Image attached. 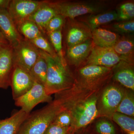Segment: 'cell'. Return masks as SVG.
Returning <instances> with one entry per match:
<instances>
[{
	"instance_id": "1",
	"label": "cell",
	"mask_w": 134,
	"mask_h": 134,
	"mask_svg": "<svg viewBox=\"0 0 134 134\" xmlns=\"http://www.w3.org/2000/svg\"><path fill=\"white\" fill-rule=\"evenodd\" d=\"M47 66L45 90L47 95L56 94L72 88L75 79L70 70L66 61H63L59 57L54 58L40 50Z\"/></svg>"
},
{
	"instance_id": "2",
	"label": "cell",
	"mask_w": 134,
	"mask_h": 134,
	"mask_svg": "<svg viewBox=\"0 0 134 134\" xmlns=\"http://www.w3.org/2000/svg\"><path fill=\"white\" fill-rule=\"evenodd\" d=\"M97 100V96L93 95L80 98L66 97L61 100L62 104L71 114V126L75 129L81 128L97 118L98 114Z\"/></svg>"
},
{
	"instance_id": "3",
	"label": "cell",
	"mask_w": 134,
	"mask_h": 134,
	"mask_svg": "<svg viewBox=\"0 0 134 134\" xmlns=\"http://www.w3.org/2000/svg\"><path fill=\"white\" fill-rule=\"evenodd\" d=\"M65 107L57 99L29 114L17 134H44L57 116Z\"/></svg>"
},
{
	"instance_id": "4",
	"label": "cell",
	"mask_w": 134,
	"mask_h": 134,
	"mask_svg": "<svg viewBox=\"0 0 134 134\" xmlns=\"http://www.w3.org/2000/svg\"><path fill=\"white\" fill-rule=\"evenodd\" d=\"M58 15L65 18L74 19L83 15L105 12L107 8L106 2L100 1H60L50 2Z\"/></svg>"
},
{
	"instance_id": "5",
	"label": "cell",
	"mask_w": 134,
	"mask_h": 134,
	"mask_svg": "<svg viewBox=\"0 0 134 134\" xmlns=\"http://www.w3.org/2000/svg\"><path fill=\"white\" fill-rule=\"evenodd\" d=\"M112 68L96 65H86L77 72L75 85L86 90L98 88L111 76Z\"/></svg>"
},
{
	"instance_id": "6",
	"label": "cell",
	"mask_w": 134,
	"mask_h": 134,
	"mask_svg": "<svg viewBox=\"0 0 134 134\" xmlns=\"http://www.w3.org/2000/svg\"><path fill=\"white\" fill-rule=\"evenodd\" d=\"M12 52L14 67L29 73L40 55L39 49L26 38L12 48Z\"/></svg>"
},
{
	"instance_id": "7",
	"label": "cell",
	"mask_w": 134,
	"mask_h": 134,
	"mask_svg": "<svg viewBox=\"0 0 134 134\" xmlns=\"http://www.w3.org/2000/svg\"><path fill=\"white\" fill-rule=\"evenodd\" d=\"M15 105L27 113L41 103H51V96L47 94L44 86L35 82L32 88L23 96L15 100Z\"/></svg>"
},
{
	"instance_id": "8",
	"label": "cell",
	"mask_w": 134,
	"mask_h": 134,
	"mask_svg": "<svg viewBox=\"0 0 134 134\" xmlns=\"http://www.w3.org/2000/svg\"><path fill=\"white\" fill-rule=\"evenodd\" d=\"M42 2L32 0H13L10 1L7 10L16 26H18L36 12Z\"/></svg>"
},
{
	"instance_id": "9",
	"label": "cell",
	"mask_w": 134,
	"mask_h": 134,
	"mask_svg": "<svg viewBox=\"0 0 134 134\" xmlns=\"http://www.w3.org/2000/svg\"><path fill=\"white\" fill-rule=\"evenodd\" d=\"M121 60L112 48L93 45L89 56L83 64L85 66L96 65L112 68Z\"/></svg>"
},
{
	"instance_id": "10",
	"label": "cell",
	"mask_w": 134,
	"mask_h": 134,
	"mask_svg": "<svg viewBox=\"0 0 134 134\" xmlns=\"http://www.w3.org/2000/svg\"><path fill=\"white\" fill-rule=\"evenodd\" d=\"M124 91L119 86L111 85L105 89L100 102V112L103 115L111 117L115 112L122 100Z\"/></svg>"
},
{
	"instance_id": "11",
	"label": "cell",
	"mask_w": 134,
	"mask_h": 134,
	"mask_svg": "<svg viewBox=\"0 0 134 134\" xmlns=\"http://www.w3.org/2000/svg\"><path fill=\"white\" fill-rule=\"evenodd\" d=\"M35 82L30 73L18 67H14L10 85L13 99L16 100L28 92Z\"/></svg>"
},
{
	"instance_id": "12",
	"label": "cell",
	"mask_w": 134,
	"mask_h": 134,
	"mask_svg": "<svg viewBox=\"0 0 134 134\" xmlns=\"http://www.w3.org/2000/svg\"><path fill=\"white\" fill-rule=\"evenodd\" d=\"M14 68L12 47L8 44L0 45V89L10 86Z\"/></svg>"
},
{
	"instance_id": "13",
	"label": "cell",
	"mask_w": 134,
	"mask_h": 134,
	"mask_svg": "<svg viewBox=\"0 0 134 134\" xmlns=\"http://www.w3.org/2000/svg\"><path fill=\"white\" fill-rule=\"evenodd\" d=\"M0 30L12 48L23 39L7 10L0 9Z\"/></svg>"
},
{
	"instance_id": "14",
	"label": "cell",
	"mask_w": 134,
	"mask_h": 134,
	"mask_svg": "<svg viewBox=\"0 0 134 134\" xmlns=\"http://www.w3.org/2000/svg\"><path fill=\"white\" fill-rule=\"evenodd\" d=\"M67 34L68 48L81 44L92 37L91 30L85 23L72 21Z\"/></svg>"
},
{
	"instance_id": "15",
	"label": "cell",
	"mask_w": 134,
	"mask_h": 134,
	"mask_svg": "<svg viewBox=\"0 0 134 134\" xmlns=\"http://www.w3.org/2000/svg\"><path fill=\"white\" fill-rule=\"evenodd\" d=\"M93 44L90 39L81 44L68 48L65 59L70 65L77 66L83 64L91 52Z\"/></svg>"
},
{
	"instance_id": "16",
	"label": "cell",
	"mask_w": 134,
	"mask_h": 134,
	"mask_svg": "<svg viewBox=\"0 0 134 134\" xmlns=\"http://www.w3.org/2000/svg\"><path fill=\"white\" fill-rule=\"evenodd\" d=\"M114 77L115 81L127 88L134 91L133 63L121 60L113 68Z\"/></svg>"
},
{
	"instance_id": "17",
	"label": "cell",
	"mask_w": 134,
	"mask_h": 134,
	"mask_svg": "<svg viewBox=\"0 0 134 134\" xmlns=\"http://www.w3.org/2000/svg\"><path fill=\"white\" fill-rule=\"evenodd\" d=\"M58 15L49 1H42L37 9L27 20L34 23L41 32H45L47 25L53 17Z\"/></svg>"
},
{
	"instance_id": "18",
	"label": "cell",
	"mask_w": 134,
	"mask_h": 134,
	"mask_svg": "<svg viewBox=\"0 0 134 134\" xmlns=\"http://www.w3.org/2000/svg\"><path fill=\"white\" fill-rule=\"evenodd\" d=\"M30 114L20 109L10 117L0 120V134H17Z\"/></svg>"
},
{
	"instance_id": "19",
	"label": "cell",
	"mask_w": 134,
	"mask_h": 134,
	"mask_svg": "<svg viewBox=\"0 0 134 134\" xmlns=\"http://www.w3.org/2000/svg\"><path fill=\"white\" fill-rule=\"evenodd\" d=\"M112 48L121 60L133 63L134 43L132 36L120 37Z\"/></svg>"
},
{
	"instance_id": "20",
	"label": "cell",
	"mask_w": 134,
	"mask_h": 134,
	"mask_svg": "<svg viewBox=\"0 0 134 134\" xmlns=\"http://www.w3.org/2000/svg\"><path fill=\"white\" fill-rule=\"evenodd\" d=\"M92 36L94 45L106 48H112L120 37L113 32L102 28L92 31Z\"/></svg>"
},
{
	"instance_id": "21",
	"label": "cell",
	"mask_w": 134,
	"mask_h": 134,
	"mask_svg": "<svg viewBox=\"0 0 134 134\" xmlns=\"http://www.w3.org/2000/svg\"><path fill=\"white\" fill-rule=\"evenodd\" d=\"M118 15L115 10L105 11L89 15L84 20L85 23L89 26L91 31L94 29L109 23L117 21Z\"/></svg>"
},
{
	"instance_id": "22",
	"label": "cell",
	"mask_w": 134,
	"mask_h": 134,
	"mask_svg": "<svg viewBox=\"0 0 134 134\" xmlns=\"http://www.w3.org/2000/svg\"><path fill=\"white\" fill-rule=\"evenodd\" d=\"M47 71V63L40 53L39 56L32 67L30 74L35 82L44 86L46 81Z\"/></svg>"
},
{
	"instance_id": "23",
	"label": "cell",
	"mask_w": 134,
	"mask_h": 134,
	"mask_svg": "<svg viewBox=\"0 0 134 134\" xmlns=\"http://www.w3.org/2000/svg\"><path fill=\"white\" fill-rule=\"evenodd\" d=\"M115 112L130 117L134 116V98L133 93L125 91L122 99Z\"/></svg>"
},
{
	"instance_id": "24",
	"label": "cell",
	"mask_w": 134,
	"mask_h": 134,
	"mask_svg": "<svg viewBox=\"0 0 134 134\" xmlns=\"http://www.w3.org/2000/svg\"><path fill=\"white\" fill-rule=\"evenodd\" d=\"M18 26L19 31L28 40H32L42 35L41 32L38 26L33 22L29 20H26Z\"/></svg>"
},
{
	"instance_id": "25",
	"label": "cell",
	"mask_w": 134,
	"mask_h": 134,
	"mask_svg": "<svg viewBox=\"0 0 134 134\" xmlns=\"http://www.w3.org/2000/svg\"><path fill=\"white\" fill-rule=\"evenodd\" d=\"M107 29L110 31L117 34L126 35L133 33L134 21L133 19L129 21H119L106 26Z\"/></svg>"
},
{
	"instance_id": "26",
	"label": "cell",
	"mask_w": 134,
	"mask_h": 134,
	"mask_svg": "<svg viewBox=\"0 0 134 134\" xmlns=\"http://www.w3.org/2000/svg\"><path fill=\"white\" fill-rule=\"evenodd\" d=\"M111 117L124 131L129 133L134 132L133 119L127 115L116 112L113 114Z\"/></svg>"
},
{
	"instance_id": "27",
	"label": "cell",
	"mask_w": 134,
	"mask_h": 134,
	"mask_svg": "<svg viewBox=\"0 0 134 134\" xmlns=\"http://www.w3.org/2000/svg\"><path fill=\"white\" fill-rule=\"evenodd\" d=\"M118 21H129L133 19L134 16V4L128 2L121 4L117 9Z\"/></svg>"
},
{
	"instance_id": "28",
	"label": "cell",
	"mask_w": 134,
	"mask_h": 134,
	"mask_svg": "<svg viewBox=\"0 0 134 134\" xmlns=\"http://www.w3.org/2000/svg\"><path fill=\"white\" fill-rule=\"evenodd\" d=\"M47 34L56 54L62 60L66 61L63 53L61 29Z\"/></svg>"
},
{
	"instance_id": "29",
	"label": "cell",
	"mask_w": 134,
	"mask_h": 134,
	"mask_svg": "<svg viewBox=\"0 0 134 134\" xmlns=\"http://www.w3.org/2000/svg\"><path fill=\"white\" fill-rule=\"evenodd\" d=\"M36 47L54 58L58 57L51 44L42 35L30 40Z\"/></svg>"
},
{
	"instance_id": "30",
	"label": "cell",
	"mask_w": 134,
	"mask_h": 134,
	"mask_svg": "<svg viewBox=\"0 0 134 134\" xmlns=\"http://www.w3.org/2000/svg\"><path fill=\"white\" fill-rule=\"evenodd\" d=\"M72 122L70 113L66 110L63 111L55 117L53 123L63 127L69 128Z\"/></svg>"
},
{
	"instance_id": "31",
	"label": "cell",
	"mask_w": 134,
	"mask_h": 134,
	"mask_svg": "<svg viewBox=\"0 0 134 134\" xmlns=\"http://www.w3.org/2000/svg\"><path fill=\"white\" fill-rule=\"evenodd\" d=\"M65 19L59 15H56L53 17L47 25L45 32L48 34L61 29L64 24Z\"/></svg>"
},
{
	"instance_id": "32",
	"label": "cell",
	"mask_w": 134,
	"mask_h": 134,
	"mask_svg": "<svg viewBox=\"0 0 134 134\" xmlns=\"http://www.w3.org/2000/svg\"><path fill=\"white\" fill-rule=\"evenodd\" d=\"M96 130L100 134H115L113 125L108 121L102 120L97 123Z\"/></svg>"
},
{
	"instance_id": "33",
	"label": "cell",
	"mask_w": 134,
	"mask_h": 134,
	"mask_svg": "<svg viewBox=\"0 0 134 134\" xmlns=\"http://www.w3.org/2000/svg\"><path fill=\"white\" fill-rule=\"evenodd\" d=\"M69 128L63 127L52 123L49 126L44 134H67Z\"/></svg>"
},
{
	"instance_id": "34",
	"label": "cell",
	"mask_w": 134,
	"mask_h": 134,
	"mask_svg": "<svg viewBox=\"0 0 134 134\" xmlns=\"http://www.w3.org/2000/svg\"><path fill=\"white\" fill-rule=\"evenodd\" d=\"M10 1L9 0H0V9L7 10Z\"/></svg>"
},
{
	"instance_id": "35",
	"label": "cell",
	"mask_w": 134,
	"mask_h": 134,
	"mask_svg": "<svg viewBox=\"0 0 134 134\" xmlns=\"http://www.w3.org/2000/svg\"><path fill=\"white\" fill-rule=\"evenodd\" d=\"M7 44H8V43L4 38V36H3L0 30V45Z\"/></svg>"
},
{
	"instance_id": "36",
	"label": "cell",
	"mask_w": 134,
	"mask_h": 134,
	"mask_svg": "<svg viewBox=\"0 0 134 134\" xmlns=\"http://www.w3.org/2000/svg\"><path fill=\"white\" fill-rule=\"evenodd\" d=\"M129 134H134V132H132V133H129Z\"/></svg>"
}]
</instances>
